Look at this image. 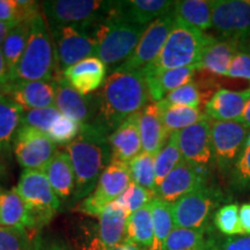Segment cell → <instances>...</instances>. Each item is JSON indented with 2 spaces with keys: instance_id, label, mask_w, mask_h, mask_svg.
Segmentation results:
<instances>
[{
  "instance_id": "cell-41",
  "label": "cell",
  "mask_w": 250,
  "mask_h": 250,
  "mask_svg": "<svg viewBox=\"0 0 250 250\" xmlns=\"http://www.w3.org/2000/svg\"><path fill=\"white\" fill-rule=\"evenodd\" d=\"M62 116L56 107L44 109H27L23 110L22 124L23 126L34 127L41 132L48 134L56 121Z\"/></svg>"
},
{
  "instance_id": "cell-1",
  "label": "cell",
  "mask_w": 250,
  "mask_h": 250,
  "mask_svg": "<svg viewBox=\"0 0 250 250\" xmlns=\"http://www.w3.org/2000/svg\"><path fill=\"white\" fill-rule=\"evenodd\" d=\"M98 95V115L87 126L107 137H110L126 118L139 114L151 102L142 70L110 73Z\"/></svg>"
},
{
  "instance_id": "cell-13",
  "label": "cell",
  "mask_w": 250,
  "mask_h": 250,
  "mask_svg": "<svg viewBox=\"0 0 250 250\" xmlns=\"http://www.w3.org/2000/svg\"><path fill=\"white\" fill-rule=\"evenodd\" d=\"M175 20L176 18H175L173 11L171 13L164 15L155 20L154 22L148 24L132 56L124 64H122L116 71L131 72L142 70L154 62L160 55L166 41L173 29Z\"/></svg>"
},
{
  "instance_id": "cell-49",
  "label": "cell",
  "mask_w": 250,
  "mask_h": 250,
  "mask_svg": "<svg viewBox=\"0 0 250 250\" xmlns=\"http://www.w3.org/2000/svg\"><path fill=\"white\" fill-rule=\"evenodd\" d=\"M9 166H11V149L0 146V188L8 182Z\"/></svg>"
},
{
  "instance_id": "cell-33",
  "label": "cell",
  "mask_w": 250,
  "mask_h": 250,
  "mask_svg": "<svg viewBox=\"0 0 250 250\" xmlns=\"http://www.w3.org/2000/svg\"><path fill=\"white\" fill-rule=\"evenodd\" d=\"M30 26L31 20L18 23L13 29L9 31L2 44L0 45L5 61L7 62V66L11 71V76L19 62H20L21 57H22L24 50H26L28 40H29Z\"/></svg>"
},
{
  "instance_id": "cell-48",
  "label": "cell",
  "mask_w": 250,
  "mask_h": 250,
  "mask_svg": "<svg viewBox=\"0 0 250 250\" xmlns=\"http://www.w3.org/2000/svg\"><path fill=\"white\" fill-rule=\"evenodd\" d=\"M83 250H140L138 247H136L130 242H124L121 245L115 246V247H107L104 246L98 237L93 236L92 239H88L85 243Z\"/></svg>"
},
{
  "instance_id": "cell-25",
  "label": "cell",
  "mask_w": 250,
  "mask_h": 250,
  "mask_svg": "<svg viewBox=\"0 0 250 250\" xmlns=\"http://www.w3.org/2000/svg\"><path fill=\"white\" fill-rule=\"evenodd\" d=\"M43 173L58 198L61 201L72 202L76 191V174L66 151H58Z\"/></svg>"
},
{
  "instance_id": "cell-2",
  "label": "cell",
  "mask_w": 250,
  "mask_h": 250,
  "mask_svg": "<svg viewBox=\"0 0 250 250\" xmlns=\"http://www.w3.org/2000/svg\"><path fill=\"white\" fill-rule=\"evenodd\" d=\"M109 137L89 126H83L79 137L66 146L76 174V191L72 203H80L94 191L105 168L111 162Z\"/></svg>"
},
{
  "instance_id": "cell-27",
  "label": "cell",
  "mask_w": 250,
  "mask_h": 250,
  "mask_svg": "<svg viewBox=\"0 0 250 250\" xmlns=\"http://www.w3.org/2000/svg\"><path fill=\"white\" fill-rule=\"evenodd\" d=\"M240 42L234 40L213 39L206 46L197 68L217 76H226L230 62L239 52Z\"/></svg>"
},
{
  "instance_id": "cell-38",
  "label": "cell",
  "mask_w": 250,
  "mask_h": 250,
  "mask_svg": "<svg viewBox=\"0 0 250 250\" xmlns=\"http://www.w3.org/2000/svg\"><path fill=\"white\" fill-rule=\"evenodd\" d=\"M213 223L219 232L225 235H243L240 223V208L237 204H227L218 208L214 214Z\"/></svg>"
},
{
  "instance_id": "cell-9",
  "label": "cell",
  "mask_w": 250,
  "mask_h": 250,
  "mask_svg": "<svg viewBox=\"0 0 250 250\" xmlns=\"http://www.w3.org/2000/svg\"><path fill=\"white\" fill-rule=\"evenodd\" d=\"M130 184L129 166L110 162L100 176L94 191L79 203L78 210L87 215L99 218L109 205L123 195Z\"/></svg>"
},
{
  "instance_id": "cell-40",
  "label": "cell",
  "mask_w": 250,
  "mask_h": 250,
  "mask_svg": "<svg viewBox=\"0 0 250 250\" xmlns=\"http://www.w3.org/2000/svg\"><path fill=\"white\" fill-rule=\"evenodd\" d=\"M81 129H83V125L62 115L55 122L46 136L57 146H68L79 137Z\"/></svg>"
},
{
  "instance_id": "cell-50",
  "label": "cell",
  "mask_w": 250,
  "mask_h": 250,
  "mask_svg": "<svg viewBox=\"0 0 250 250\" xmlns=\"http://www.w3.org/2000/svg\"><path fill=\"white\" fill-rule=\"evenodd\" d=\"M240 223L243 235H250V203H246L240 208Z\"/></svg>"
},
{
  "instance_id": "cell-14",
  "label": "cell",
  "mask_w": 250,
  "mask_h": 250,
  "mask_svg": "<svg viewBox=\"0 0 250 250\" xmlns=\"http://www.w3.org/2000/svg\"><path fill=\"white\" fill-rule=\"evenodd\" d=\"M212 27L225 39H250V0H212Z\"/></svg>"
},
{
  "instance_id": "cell-42",
  "label": "cell",
  "mask_w": 250,
  "mask_h": 250,
  "mask_svg": "<svg viewBox=\"0 0 250 250\" xmlns=\"http://www.w3.org/2000/svg\"><path fill=\"white\" fill-rule=\"evenodd\" d=\"M34 241L26 229L0 226V250H33Z\"/></svg>"
},
{
  "instance_id": "cell-3",
  "label": "cell",
  "mask_w": 250,
  "mask_h": 250,
  "mask_svg": "<svg viewBox=\"0 0 250 250\" xmlns=\"http://www.w3.org/2000/svg\"><path fill=\"white\" fill-rule=\"evenodd\" d=\"M57 55L43 13L31 20L29 40L22 57L12 73L13 81L56 80L61 76Z\"/></svg>"
},
{
  "instance_id": "cell-34",
  "label": "cell",
  "mask_w": 250,
  "mask_h": 250,
  "mask_svg": "<svg viewBox=\"0 0 250 250\" xmlns=\"http://www.w3.org/2000/svg\"><path fill=\"white\" fill-rule=\"evenodd\" d=\"M213 240L208 237V229L175 227L161 250H201Z\"/></svg>"
},
{
  "instance_id": "cell-55",
  "label": "cell",
  "mask_w": 250,
  "mask_h": 250,
  "mask_svg": "<svg viewBox=\"0 0 250 250\" xmlns=\"http://www.w3.org/2000/svg\"><path fill=\"white\" fill-rule=\"evenodd\" d=\"M201 250H219V247L215 245L214 241H211L208 246L204 247V248L201 249Z\"/></svg>"
},
{
  "instance_id": "cell-53",
  "label": "cell",
  "mask_w": 250,
  "mask_h": 250,
  "mask_svg": "<svg viewBox=\"0 0 250 250\" xmlns=\"http://www.w3.org/2000/svg\"><path fill=\"white\" fill-rule=\"evenodd\" d=\"M15 26H17V24H14V23L0 22V45L2 44V42H4L6 36L8 35L9 31L13 29Z\"/></svg>"
},
{
  "instance_id": "cell-11",
  "label": "cell",
  "mask_w": 250,
  "mask_h": 250,
  "mask_svg": "<svg viewBox=\"0 0 250 250\" xmlns=\"http://www.w3.org/2000/svg\"><path fill=\"white\" fill-rule=\"evenodd\" d=\"M249 134L250 129L240 122H212V151L221 173L226 174L232 170Z\"/></svg>"
},
{
  "instance_id": "cell-12",
  "label": "cell",
  "mask_w": 250,
  "mask_h": 250,
  "mask_svg": "<svg viewBox=\"0 0 250 250\" xmlns=\"http://www.w3.org/2000/svg\"><path fill=\"white\" fill-rule=\"evenodd\" d=\"M49 29L54 40L61 73L83 59L96 57V41L88 31L68 26Z\"/></svg>"
},
{
  "instance_id": "cell-15",
  "label": "cell",
  "mask_w": 250,
  "mask_h": 250,
  "mask_svg": "<svg viewBox=\"0 0 250 250\" xmlns=\"http://www.w3.org/2000/svg\"><path fill=\"white\" fill-rule=\"evenodd\" d=\"M177 144L184 161L208 169L213 159L210 118L176 132Z\"/></svg>"
},
{
  "instance_id": "cell-36",
  "label": "cell",
  "mask_w": 250,
  "mask_h": 250,
  "mask_svg": "<svg viewBox=\"0 0 250 250\" xmlns=\"http://www.w3.org/2000/svg\"><path fill=\"white\" fill-rule=\"evenodd\" d=\"M183 161L182 154H181L179 144H177L176 132L171 133L168 137L167 142L160 152L155 155V182L156 188L164 182L166 177L173 171L175 168Z\"/></svg>"
},
{
  "instance_id": "cell-6",
  "label": "cell",
  "mask_w": 250,
  "mask_h": 250,
  "mask_svg": "<svg viewBox=\"0 0 250 250\" xmlns=\"http://www.w3.org/2000/svg\"><path fill=\"white\" fill-rule=\"evenodd\" d=\"M49 28L76 27L89 31L111 13L112 1L98 0H46L41 2Z\"/></svg>"
},
{
  "instance_id": "cell-20",
  "label": "cell",
  "mask_w": 250,
  "mask_h": 250,
  "mask_svg": "<svg viewBox=\"0 0 250 250\" xmlns=\"http://www.w3.org/2000/svg\"><path fill=\"white\" fill-rule=\"evenodd\" d=\"M139 114L126 118L109 137L111 162H120L129 166L130 162L143 152Z\"/></svg>"
},
{
  "instance_id": "cell-39",
  "label": "cell",
  "mask_w": 250,
  "mask_h": 250,
  "mask_svg": "<svg viewBox=\"0 0 250 250\" xmlns=\"http://www.w3.org/2000/svg\"><path fill=\"white\" fill-rule=\"evenodd\" d=\"M154 198V192L149 191L147 189H144V188L131 182L129 188L125 190L123 195H122L115 203H116L118 206H121V208L130 215L132 214L133 212L143 208L144 206L148 205Z\"/></svg>"
},
{
  "instance_id": "cell-22",
  "label": "cell",
  "mask_w": 250,
  "mask_h": 250,
  "mask_svg": "<svg viewBox=\"0 0 250 250\" xmlns=\"http://www.w3.org/2000/svg\"><path fill=\"white\" fill-rule=\"evenodd\" d=\"M249 96L250 88L241 92L219 89L206 103V117L213 122H239Z\"/></svg>"
},
{
  "instance_id": "cell-43",
  "label": "cell",
  "mask_w": 250,
  "mask_h": 250,
  "mask_svg": "<svg viewBox=\"0 0 250 250\" xmlns=\"http://www.w3.org/2000/svg\"><path fill=\"white\" fill-rule=\"evenodd\" d=\"M165 100L170 104L199 109V104L202 102V93L198 85L192 80L168 94Z\"/></svg>"
},
{
  "instance_id": "cell-54",
  "label": "cell",
  "mask_w": 250,
  "mask_h": 250,
  "mask_svg": "<svg viewBox=\"0 0 250 250\" xmlns=\"http://www.w3.org/2000/svg\"><path fill=\"white\" fill-rule=\"evenodd\" d=\"M7 86L8 85H0V100L7 96Z\"/></svg>"
},
{
  "instance_id": "cell-23",
  "label": "cell",
  "mask_w": 250,
  "mask_h": 250,
  "mask_svg": "<svg viewBox=\"0 0 250 250\" xmlns=\"http://www.w3.org/2000/svg\"><path fill=\"white\" fill-rule=\"evenodd\" d=\"M147 83L149 96L152 102H160L166 99L168 94L173 90L180 88L186 83L192 81L197 70L196 65L193 66L173 68L165 71H147L142 68Z\"/></svg>"
},
{
  "instance_id": "cell-44",
  "label": "cell",
  "mask_w": 250,
  "mask_h": 250,
  "mask_svg": "<svg viewBox=\"0 0 250 250\" xmlns=\"http://www.w3.org/2000/svg\"><path fill=\"white\" fill-rule=\"evenodd\" d=\"M232 184L237 190L250 188V142H247L232 168Z\"/></svg>"
},
{
  "instance_id": "cell-32",
  "label": "cell",
  "mask_w": 250,
  "mask_h": 250,
  "mask_svg": "<svg viewBox=\"0 0 250 250\" xmlns=\"http://www.w3.org/2000/svg\"><path fill=\"white\" fill-rule=\"evenodd\" d=\"M22 107L13 100L5 96L0 100V146L13 149V143L22 124Z\"/></svg>"
},
{
  "instance_id": "cell-8",
  "label": "cell",
  "mask_w": 250,
  "mask_h": 250,
  "mask_svg": "<svg viewBox=\"0 0 250 250\" xmlns=\"http://www.w3.org/2000/svg\"><path fill=\"white\" fill-rule=\"evenodd\" d=\"M226 201L217 188L205 186L171 204L175 227L208 229L215 210Z\"/></svg>"
},
{
  "instance_id": "cell-18",
  "label": "cell",
  "mask_w": 250,
  "mask_h": 250,
  "mask_svg": "<svg viewBox=\"0 0 250 250\" xmlns=\"http://www.w3.org/2000/svg\"><path fill=\"white\" fill-rule=\"evenodd\" d=\"M57 79L37 81H13L7 86V96L24 110L55 107Z\"/></svg>"
},
{
  "instance_id": "cell-47",
  "label": "cell",
  "mask_w": 250,
  "mask_h": 250,
  "mask_svg": "<svg viewBox=\"0 0 250 250\" xmlns=\"http://www.w3.org/2000/svg\"><path fill=\"white\" fill-rule=\"evenodd\" d=\"M219 250H250V235L227 237L219 246Z\"/></svg>"
},
{
  "instance_id": "cell-56",
  "label": "cell",
  "mask_w": 250,
  "mask_h": 250,
  "mask_svg": "<svg viewBox=\"0 0 250 250\" xmlns=\"http://www.w3.org/2000/svg\"><path fill=\"white\" fill-rule=\"evenodd\" d=\"M247 142H250V134H249V137H248V139H247Z\"/></svg>"
},
{
  "instance_id": "cell-4",
  "label": "cell",
  "mask_w": 250,
  "mask_h": 250,
  "mask_svg": "<svg viewBox=\"0 0 250 250\" xmlns=\"http://www.w3.org/2000/svg\"><path fill=\"white\" fill-rule=\"evenodd\" d=\"M146 28L110 14L89 31L96 41V57L114 73L132 56Z\"/></svg>"
},
{
  "instance_id": "cell-10",
  "label": "cell",
  "mask_w": 250,
  "mask_h": 250,
  "mask_svg": "<svg viewBox=\"0 0 250 250\" xmlns=\"http://www.w3.org/2000/svg\"><path fill=\"white\" fill-rule=\"evenodd\" d=\"M57 152L58 146L45 133L21 125L13 143V153L23 170L44 171Z\"/></svg>"
},
{
  "instance_id": "cell-51",
  "label": "cell",
  "mask_w": 250,
  "mask_h": 250,
  "mask_svg": "<svg viewBox=\"0 0 250 250\" xmlns=\"http://www.w3.org/2000/svg\"><path fill=\"white\" fill-rule=\"evenodd\" d=\"M12 83L11 71L7 66L4 55H2L1 49H0V85H8Z\"/></svg>"
},
{
  "instance_id": "cell-5",
  "label": "cell",
  "mask_w": 250,
  "mask_h": 250,
  "mask_svg": "<svg viewBox=\"0 0 250 250\" xmlns=\"http://www.w3.org/2000/svg\"><path fill=\"white\" fill-rule=\"evenodd\" d=\"M213 39L204 31L188 26L176 19L159 57L144 70L158 72L193 65L197 66L205 48Z\"/></svg>"
},
{
  "instance_id": "cell-46",
  "label": "cell",
  "mask_w": 250,
  "mask_h": 250,
  "mask_svg": "<svg viewBox=\"0 0 250 250\" xmlns=\"http://www.w3.org/2000/svg\"><path fill=\"white\" fill-rule=\"evenodd\" d=\"M33 250H74L66 241L56 236H37Z\"/></svg>"
},
{
  "instance_id": "cell-45",
  "label": "cell",
  "mask_w": 250,
  "mask_h": 250,
  "mask_svg": "<svg viewBox=\"0 0 250 250\" xmlns=\"http://www.w3.org/2000/svg\"><path fill=\"white\" fill-rule=\"evenodd\" d=\"M226 77L250 81V52L239 51L234 56Z\"/></svg>"
},
{
  "instance_id": "cell-19",
  "label": "cell",
  "mask_w": 250,
  "mask_h": 250,
  "mask_svg": "<svg viewBox=\"0 0 250 250\" xmlns=\"http://www.w3.org/2000/svg\"><path fill=\"white\" fill-rule=\"evenodd\" d=\"M175 1L170 0H127L112 1L111 13L127 22L147 27L159 18L174 11Z\"/></svg>"
},
{
  "instance_id": "cell-24",
  "label": "cell",
  "mask_w": 250,
  "mask_h": 250,
  "mask_svg": "<svg viewBox=\"0 0 250 250\" xmlns=\"http://www.w3.org/2000/svg\"><path fill=\"white\" fill-rule=\"evenodd\" d=\"M0 226L36 230L33 215L15 187L9 190L0 188Z\"/></svg>"
},
{
  "instance_id": "cell-7",
  "label": "cell",
  "mask_w": 250,
  "mask_h": 250,
  "mask_svg": "<svg viewBox=\"0 0 250 250\" xmlns=\"http://www.w3.org/2000/svg\"><path fill=\"white\" fill-rule=\"evenodd\" d=\"M15 189L29 208L36 230L49 224L61 208V199L43 171L23 170Z\"/></svg>"
},
{
  "instance_id": "cell-30",
  "label": "cell",
  "mask_w": 250,
  "mask_h": 250,
  "mask_svg": "<svg viewBox=\"0 0 250 250\" xmlns=\"http://www.w3.org/2000/svg\"><path fill=\"white\" fill-rule=\"evenodd\" d=\"M158 104L160 109L162 124L168 137L171 133L179 132L206 118L205 112L203 114L198 108L170 104L166 100L158 102Z\"/></svg>"
},
{
  "instance_id": "cell-26",
  "label": "cell",
  "mask_w": 250,
  "mask_h": 250,
  "mask_svg": "<svg viewBox=\"0 0 250 250\" xmlns=\"http://www.w3.org/2000/svg\"><path fill=\"white\" fill-rule=\"evenodd\" d=\"M139 129L143 152L156 155L167 142L158 102H149L139 114Z\"/></svg>"
},
{
  "instance_id": "cell-31",
  "label": "cell",
  "mask_w": 250,
  "mask_h": 250,
  "mask_svg": "<svg viewBox=\"0 0 250 250\" xmlns=\"http://www.w3.org/2000/svg\"><path fill=\"white\" fill-rule=\"evenodd\" d=\"M211 0H181L175 1L174 14L188 26L205 31L212 27Z\"/></svg>"
},
{
  "instance_id": "cell-52",
  "label": "cell",
  "mask_w": 250,
  "mask_h": 250,
  "mask_svg": "<svg viewBox=\"0 0 250 250\" xmlns=\"http://www.w3.org/2000/svg\"><path fill=\"white\" fill-rule=\"evenodd\" d=\"M239 122L240 123L245 124L248 129H250V96L248 98V100H247L245 109H243V112H242V116L240 117Z\"/></svg>"
},
{
  "instance_id": "cell-21",
  "label": "cell",
  "mask_w": 250,
  "mask_h": 250,
  "mask_svg": "<svg viewBox=\"0 0 250 250\" xmlns=\"http://www.w3.org/2000/svg\"><path fill=\"white\" fill-rule=\"evenodd\" d=\"M107 72V66L98 57H90L66 68L62 76L77 92L90 95L104 85Z\"/></svg>"
},
{
  "instance_id": "cell-37",
  "label": "cell",
  "mask_w": 250,
  "mask_h": 250,
  "mask_svg": "<svg viewBox=\"0 0 250 250\" xmlns=\"http://www.w3.org/2000/svg\"><path fill=\"white\" fill-rule=\"evenodd\" d=\"M155 155L142 152L129 164L131 182L137 186L154 192L156 190L155 182Z\"/></svg>"
},
{
  "instance_id": "cell-16",
  "label": "cell",
  "mask_w": 250,
  "mask_h": 250,
  "mask_svg": "<svg viewBox=\"0 0 250 250\" xmlns=\"http://www.w3.org/2000/svg\"><path fill=\"white\" fill-rule=\"evenodd\" d=\"M208 169L182 161L155 190V198L170 203L206 186Z\"/></svg>"
},
{
  "instance_id": "cell-17",
  "label": "cell",
  "mask_w": 250,
  "mask_h": 250,
  "mask_svg": "<svg viewBox=\"0 0 250 250\" xmlns=\"http://www.w3.org/2000/svg\"><path fill=\"white\" fill-rule=\"evenodd\" d=\"M55 107L62 116L78 122L83 126H87L93 123L98 115L99 95L98 93L83 95L72 88L61 74L57 78Z\"/></svg>"
},
{
  "instance_id": "cell-35",
  "label": "cell",
  "mask_w": 250,
  "mask_h": 250,
  "mask_svg": "<svg viewBox=\"0 0 250 250\" xmlns=\"http://www.w3.org/2000/svg\"><path fill=\"white\" fill-rule=\"evenodd\" d=\"M149 208H151L153 226H154V248L153 250H161L168 235L175 228L173 206L170 203L154 198L149 203Z\"/></svg>"
},
{
  "instance_id": "cell-28",
  "label": "cell",
  "mask_w": 250,
  "mask_h": 250,
  "mask_svg": "<svg viewBox=\"0 0 250 250\" xmlns=\"http://www.w3.org/2000/svg\"><path fill=\"white\" fill-rule=\"evenodd\" d=\"M129 214L116 203H112L100 214L96 237L107 247L126 242V224Z\"/></svg>"
},
{
  "instance_id": "cell-29",
  "label": "cell",
  "mask_w": 250,
  "mask_h": 250,
  "mask_svg": "<svg viewBox=\"0 0 250 250\" xmlns=\"http://www.w3.org/2000/svg\"><path fill=\"white\" fill-rule=\"evenodd\" d=\"M126 242L139 249L154 248V226L149 204L129 215L126 224Z\"/></svg>"
}]
</instances>
